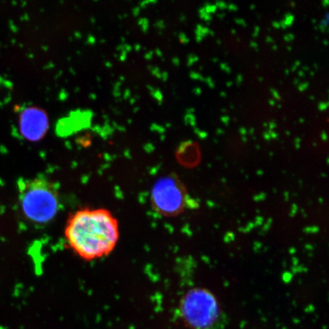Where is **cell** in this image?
<instances>
[{"mask_svg": "<svg viewBox=\"0 0 329 329\" xmlns=\"http://www.w3.org/2000/svg\"><path fill=\"white\" fill-rule=\"evenodd\" d=\"M65 238L70 249L86 261L107 256L120 237L118 220L104 208H84L67 221Z\"/></svg>", "mask_w": 329, "mask_h": 329, "instance_id": "1", "label": "cell"}, {"mask_svg": "<svg viewBox=\"0 0 329 329\" xmlns=\"http://www.w3.org/2000/svg\"><path fill=\"white\" fill-rule=\"evenodd\" d=\"M19 205L24 217L37 225L51 222L60 209V195L53 181L38 177L20 187Z\"/></svg>", "mask_w": 329, "mask_h": 329, "instance_id": "2", "label": "cell"}, {"mask_svg": "<svg viewBox=\"0 0 329 329\" xmlns=\"http://www.w3.org/2000/svg\"><path fill=\"white\" fill-rule=\"evenodd\" d=\"M183 319L194 329H213L220 323L221 310L216 297L209 290H189L181 302Z\"/></svg>", "mask_w": 329, "mask_h": 329, "instance_id": "3", "label": "cell"}, {"mask_svg": "<svg viewBox=\"0 0 329 329\" xmlns=\"http://www.w3.org/2000/svg\"><path fill=\"white\" fill-rule=\"evenodd\" d=\"M151 198L155 210L163 216H176L185 207V190L179 180L172 175L162 177L156 181Z\"/></svg>", "mask_w": 329, "mask_h": 329, "instance_id": "4", "label": "cell"}, {"mask_svg": "<svg viewBox=\"0 0 329 329\" xmlns=\"http://www.w3.org/2000/svg\"><path fill=\"white\" fill-rule=\"evenodd\" d=\"M18 125L20 133L24 139L32 142L41 141L49 129L48 115L41 107H25L20 113Z\"/></svg>", "mask_w": 329, "mask_h": 329, "instance_id": "5", "label": "cell"}, {"mask_svg": "<svg viewBox=\"0 0 329 329\" xmlns=\"http://www.w3.org/2000/svg\"><path fill=\"white\" fill-rule=\"evenodd\" d=\"M178 157L184 164L195 163L200 158L199 146L193 141L183 143L178 150Z\"/></svg>", "mask_w": 329, "mask_h": 329, "instance_id": "6", "label": "cell"}, {"mask_svg": "<svg viewBox=\"0 0 329 329\" xmlns=\"http://www.w3.org/2000/svg\"><path fill=\"white\" fill-rule=\"evenodd\" d=\"M86 117L84 115H81L79 117V115H75V116L70 117V118H65L64 120V122H61L62 126H61V133L63 134H65V133H70V132L74 131L76 129H79V124L80 126V124H83L81 121H86Z\"/></svg>", "mask_w": 329, "mask_h": 329, "instance_id": "7", "label": "cell"}]
</instances>
